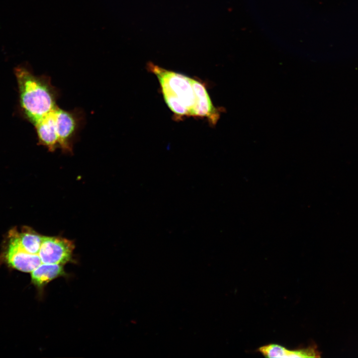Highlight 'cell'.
I'll use <instances>...</instances> for the list:
<instances>
[{"mask_svg": "<svg viewBox=\"0 0 358 358\" xmlns=\"http://www.w3.org/2000/svg\"><path fill=\"white\" fill-rule=\"evenodd\" d=\"M147 69L157 77L164 100L176 119L201 117L212 102L204 84L183 74L163 69L152 63Z\"/></svg>", "mask_w": 358, "mask_h": 358, "instance_id": "1", "label": "cell"}, {"mask_svg": "<svg viewBox=\"0 0 358 358\" xmlns=\"http://www.w3.org/2000/svg\"><path fill=\"white\" fill-rule=\"evenodd\" d=\"M19 104L24 116L33 125L57 106L59 94L50 77L36 76L26 67L14 69Z\"/></svg>", "mask_w": 358, "mask_h": 358, "instance_id": "2", "label": "cell"}, {"mask_svg": "<svg viewBox=\"0 0 358 358\" xmlns=\"http://www.w3.org/2000/svg\"><path fill=\"white\" fill-rule=\"evenodd\" d=\"M54 116L59 148L64 152H71L84 123V113L79 109L66 110L58 106L54 110Z\"/></svg>", "mask_w": 358, "mask_h": 358, "instance_id": "3", "label": "cell"}, {"mask_svg": "<svg viewBox=\"0 0 358 358\" xmlns=\"http://www.w3.org/2000/svg\"><path fill=\"white\" fill-rule=\"evenodd\" d=\"M73 243L59 237L43 236L38 253L42 264L63 265L72 260Z\"/></svg>", "mask_w": 358, "mask_h": 358, "instance_id": "4", "label": "cell"}, {"mask_svg": "<svg viewBox=\"0 0 358 358\" xmlns=\"http://www.w3.org/2000/svg\"><path fill=\"white\" fill-rule=\"evenodd\" d=\"M257 351L267 358L321 357V353L314 343L296 350H288L279 345L269 344L260 347Z\"/></svg>", "mask_w": 358, "mask_h": 358, "instance_id": "5", "label": "cell"}, {"mask_svg": "<svg viewBox=\"0 0 358 358\" xmlns=\"http://www.w3.org/2000/svg\"><path fill=\"white\" fill-rule=\"evenodd\" d=\"M55 109L34 124L38 143L51 152L59 148L54 116Z\"/></svg>", "mask_w": 358, "mask_h": 358, "instance_id": "6", "label": "cell"}, {"mask_svg": "<svg viewBox=\"0 0 358 358\" xmlns=\"http://www.w3.org/2000/svg\"><path fill=\"white\" fill-rule=\"evenodd\" d=\"M31 273L32 283L40 291L53 279L65 275L63 265L42 264Z\"/></svg>", "mask_w": 358, "mask_h": 358, "instance_id": "7", "label": "cell"}]
</instances>
